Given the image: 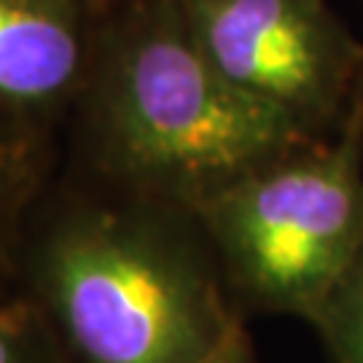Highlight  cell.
I'll list each match as a JSON object with an SVG mask.
<instances>
[{"label":"cell","instance_id":"obj_1","mask_svg":"<svg viewBox=\"0 0 363 363\" xmlns=\"http://www.w3.org/2000/svg\"><path fill=\"white\" fill-rule=\"evenodd\" d=\"M84 89L94 162L113 186L186 213L318 140L210 62L178 0H138L97 35Z\"/></svg>","mask_w":363,"mask_h":363},{"label":"cell","instance_id":"obj_6","mask_svg":"<svg viewBox=\"0 0 363 363\" xmlns=\"http://www.w3.org/2000/svg\"><path fill=\"white\" fill-rule=\"evenodd\" d=\"M43 181V138L35 121L0 116V264Z\"/></svg>","mask_w":363,"mask_h":363},{"label":"cell","instance_id":"obj_7","mask_svg":"<svg viewBox=\"0 0 363 363\" xmlns=\"http://www.w3.org/2000/svg\"><path fill=\"white\" fill-rule=\"evenodd\" d=\"M0 363H73L33 294L0 296Z\"/></svg>","mask_w":363,"mask_h":363},{"label":"cell","instance_id":"obj_2","mask_svg":"<svg viewBox=\"0 0 363 363\" xmlns=\"http://www.w3.org/2000/svg\"><path fill=\"white\" fill-rule=\"evenodd\" d=\"M33 283L73 363H199L240 320L194 216L132 196L65 210Z\"/></svg>","mask_w":363,"mask_h":363},{"label":"cell","instance_id":"obj_5","mask_svg":"<svg viewBox=\"0 0 363 363\" xmlns=\"http://www.w3.org/2000/svg\"><path fill=\"white\" fill-rule=\"evenodd\" d=\"M89 0H0V116L35 121L84 89Z\"/></svg>","mask_w":363,"mask_h":363},{"label":"cell","instance_id":"obj_9","mask_svg":"<svg viewBox=\"0 0 363 363\" xmlns=\"http://www.w3.org/2000/svg\"><path fill=\"white\" fill-rule=\"evenodd\" d=\"M199 363H256L253 345H250V337H247L245 325H242V318L229 328V334L220 339Z\"/></svg>","mask_w":363,"mask_h":363},{"label":"cell","instance_id":"obj_3","mask_svg":"<svg viewBox=\"0 0 363 363\" xmlns=\"http://www.w3.org/2000/svg\"><path fill=\"white\" fill-rule=\"evenodd\" d=\"M191 216L229 294L312 323L363 245V100L334 135L261 164Z\"/></svg>","mask_w":363,"mask_h":363},{"label":"cell","instance_id":"obj_8","mask_svg":"<svg viewBox=\"0 0 363 363\" xmlns=\"http://www.w3.org/2000/svg\"><path fill=\"white\" fill-rule=\"evenodd\" d=\"M312 325L331 363H363V245Z\"/></svg>","mask_w":363,"mask_h":363},{"label":"cell","instance_id":"obj_4","mask_svg":"<svg viewBox=\"0 0 363 363\" xmlns=\"http://www.w3.org/2000/svg\"><path fill=\"white\" fill-rule=\"evenodd\" d=\"M202 54L234 86L310 138H328L363 100V43L325 0H178Z\"/></svg>","mask_w":363,"mask_h":363}]
</instances>
